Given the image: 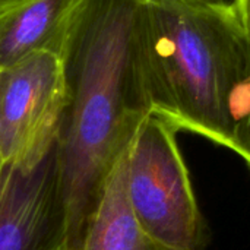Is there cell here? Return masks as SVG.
Segmentation results:
<instances>
[{"mask_svg":"<svg viewBox=\"0 0 250 250\" xmlns=\"http://www.w3.org/2000/svg\"><path fill=\"white\" fill-rule=\"evenodd\" d=\"M60 59L67 92L59 138L63 248L78 250L107 173L152 113L145 0H81Z\"/></svg>","mask_w":250,"mask_h":250,"instance_id":"obj_1","label":"cell"},{"mask_svg":"<svg viewBox=\"0 0 250 250\" xmlns=\"http://www.w3.org/2000/svg\"><path fill=\"white\" fill-rule=\"evenodd\" d=\"M145 48L152 113L230 149L249 62L234 1L145 0Z\"/></svg>","mask_w":250,"mask_h":250,"instance_id":"obj_2","label":"cell"},{"mask_svg":"<svg viewBox=\"0 0 250 250\" xmlns=\"http://www.w3.org/2000/svg\"><path fill=\"white\" fill-rule=\"evenodd\" d=\"M177 132L155 113L142 119L127 145V196L149 233L174 248L196 250L202 215Z\"/></svg>","mask_w":250,"mask_h":250,"instance_id":"obj_3","label":"cell"},{"mask_svg":"<svg viewBox=\"0 0 250 250\" xmlns=\"http://www.w3.org/2000/svg\"><path fill=\"white\" fill-rule=\"evenodd\" d=\"M67 103L63 63L35 51L0 70V149L6 171L34 170L57 145Z\"/></svg>","mask_w":250,"mask_h":250,"instance_id":"obj_4","label":"cell"},{"mask_svg":"<svg viewBox=\"0 0 250 250\" xmlns=\"http://www.w3.org/2000/svg\"><path fill=\"white\" fill-rule=\"evenodd\" d=\"M59 142L34 170H9L0 190V250L63 246Z\"/></svg>","mask_w":250,"mask_h":250,"instance_id":"obj_5","label":"cell"},{"mask_svg":"<svg viewBox=\"0 0 250 250\" xmlns=\"http://www.w3.org/2000/svg\"><path fill=\"white\" fill-rule=\"evenodd\" d=\"M127 145L101 185L78 250H188L160 240L138 220L127 196Z\"/></svg>","mask_w":250,"mask_h":250,"instance_id":"obj_6","label":"cell"},{"mask_svg":"<svg viewBox=\"0 0 250 250\" xmlns=\"http://www.w3.org/2000/svg\"><path fill=\"white\" fill-rule=\"evenodd\" d=\"M81 0H0V70L35 51L60 56Z\"/></svg>","mask_w":250,"mask_h":250,"instance_id":"obj_7","label":"cell"},{"mask_svg":"<svg viewBox=\"0 0 250 250\" xmlns=\"http://www.w3.org/2000/svg\"><path fill=\"white\" fill-rule=\"evenodd\" d=\"M233 122L234 126L230 151L236 152L250 168V32L248 72L236 97Z\"/></svg>","mask_w":250,"mask_h":250,"instance_id":"obj_8","label":"cell"},{"mask_svg":"<svg viewBox=\"0 0 250 250\" xmlns=\"http://www.w3.org/2000/svg\"><path fill=\"white\" fill-rule=\"evenodd\" d=\"M234 4L239 10L246 31L250 32V0H234Z\"/></svg>","mask_w":250,"mask_h":250,"instance_id":"obj_9","label":"cell"},{"mask_svg":"<svg viewBox=\"0 0 250 250\" xmlns=\"http://www.w3.org/2000/svg\"><path fill=\"white\" fill-rule=\"evenodd\" d=\"M6 167H4V161H3V155H1V149H0V190L3 188L4 183V176H6Z\"/></svg>","mask_w":250,"mask_h":250,"instance_id":"obj_10","label":"cell"},{"mask_svg":"<svg viewBox=\"0 0 250 250\" xmlns=\"http://www.w3.org/2000/svg\"><path fill=\"white\" fill-rule=\"evenodd\" d=\"M188 1H201V3H224V1H234V0H188Z\"/></svg>","mask_w":250,"mask_h":250,"instance_id":"obj_11","label":"cell"},{"mask_svg":"<svg viewBox=\"0 0 250 250\" xmlns=\"http://www.w3.org/2000/svg\"><path fill=\"white\" fill-rule=\"evenodd\" d=\"M57 250H64V249H63V246H62V248H60V249H57Z\"/></svg>","mask_w":250,"mask_h":250,"instance_id":"obj_12","label":"cell"}]
</instances>
